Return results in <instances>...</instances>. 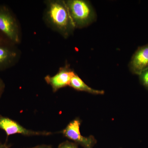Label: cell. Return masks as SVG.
<instances>
[{
	"instance_id": "6da1fadb",
	"label": "cell",
	"mask_w": 148,
	"mask_h": 148,
	"mask_svg": "<svg viewBox=\"0 0 148 148\" xmlns=\"http://www.w3.org/2000/svg\"><path fill=\"white\" fill-rule=\"evenodd\" d=\"M43 15L45 24L65 38H69L75 29L65 1L47 0Z\"/></svg>"
},
{
	"instance_id": "7a4b0ae2",
	"label": "cell",
	"mask_w": 148,
	"mask_h": 148,
	"mask_svg": "<svg viewBox=\"0 0 148 148\" xmlns=\"http://www.w3.org/2000/svg\"><path fill=\"white\" fill-rule=\"evenodd\" d=\"M0 40L18 45L21 41V28L12 11L0 5Z\"/></svg>"
},
{
	"instance_id": "3957f363",
	"label": "cell",
	"mask_w": 148,
	"mask_h": 148,
	"mask_svg": "<svg viewBox=\"0 0 148 148\" xmlns=\"http://www.w3.org/2000/svg\"><path fill=\"white\" fill-rule=\"evenodd\" d=\"M65 1L75 29L86 27L95 20L96 14L90 2L86 0Z\"/></svg>"
},
{
	"instance_id": "277c9868",
	"label": "cell",
	"mask_w": 148,
	"mask_h": 148,
	"mask_svg": "<svg viewBox=\"0 0 148 148\" xmlns=\"http://www.w3.org/2000/svg\"><path fill=\"white\" fill-rule=\"evenodd\" d=\"M21 53L18 45L0 40V72L16 65L20 60Z\"/></svg>"
},
{
	"instance_id": "5b68a950",
	"label": "cell",
	"mask_w": 148,
	"mask_h": 148,
	"mask_svg": "<svg viewBox=\"0 0 148 148\" xmlns=\"http://www.w3.org/2000/svg\"><path fill=\"white\" fill-rule=\"evenodd\" d=\"M75 74L70 65L66 64L60 68L54 75L51 76L47 75L45 79L47 83L51 86L53 92H56L61 88L70 85L72 79Z\"/></svg>"
},
{
	"instance_id": "8992f818",
	"label": "cell",
	"mask_w": 148,
	"mask_h": 148,
	"mask_svg": "<svg viewBox=\"0 0 148 148\" xmlns=\"http://www.w3.org/2000/svg\"><path fill=\"white\" fill-rule=\"evenodd\" d=\"M0 129L3 130L6 134L7 138L11 135L21 134L26 136L49 135L52 134L46 131H35L26 129L17 122L0 115Z\"/></svg>"
},
{
	"instance_id": "52a82bcc",
	"label": "cell",
	"mask_w": 148,
	"mask_h": 148,
	"mask_svg": "<svg viewBox=\"0 0 148 148\" xmlns=\"http://www.w3.org/2000/svg\"><path fill=\"white\" fill-rule=\"evenodd\" d=\"M80 121L79 120H74L62 131V134L66 138L84 148H92L95 143V140L92 137L82 136L80 132Z\"/></svg>"
},
{
	"instance_id": "ba28073f",
	"label": "cell",
	"mask_w": 148,
	"mask_h": 148,
	"mask_svg": "<svg viewBox=\"0 0 148 148\" xmlns=\"http://www.w3.org/2000/svg\"><path fill=\"white\" fill-rule=\"evenodd\" d=\"M129 68L132 73L138 75L148 69V44L138 48L130 62Z\"/></svg>"
},
{
	"instance_id": "9c48e42d",
	"label": "cell",
	"mask_w": 148,
	"mask_h": 148,
	"mask_svg": "<svg viewBox=\"0 0 148 148\" xmlns=\"http://www.w3.org/2000/svg\"><path fill=\"white\" fill-rule=\"evenodd\" d=\"M69 86L75 90L79 91H84L96 95H102L104 93L103 90H96L89 87L76 74L72 79Z\"/></svg>"
},
{
	"instance_id": "30bf717a",
	"label": "cell",
	"mask_w": 148,
	"mask_h": 148,
	"mask_svg": "<svg viewBox=\"0 0 148 148\" xmlns=\"http://www.w3.org/2000/svg\"><path fill=\"white\" fill-rule=\"evenodd\" d=\"M139 75L140 82L148 89V69L143 71Z\"/></svg>"
},
{
	"instance_id": "8fae6325",
	"label": "cell",
	"mask_w": 148,
	"mask_h": 148,
	"mask_svg": "<svg viewBox=\"0 0 148 148\" xmlns=\"http://www.w3.org/2000/svg\"><path fill=\"white\" fill-rule=\"evenodd\" d=\"M58 148H78L76 144L66 141L60 144Z\"/></svg>"
},
{
	"instance_id": "7c38bea8",
	"label": "cell",
	"mask_w": 148,
	"mask_h": 148,
	"mask_svg": "<svg viewBox=\"0 0 148 148\" xmlns=\"http://www.w3.org/2000/svg\"><path fill=\"white\" fill-rule=\"evenodd\" d=\"M5 87V84L4 82L0 78V98L4 91Z\"/></svg>"
},
{
	"instance_id": "4fadbf2b",
	"label": "cell",
	"mask_w": 148,
	"mask_h": 148,
	"mask_svg": "<svg viewBox=\"0 0 148 148\" xmlns=\"http://www.w3.org/2000/svg\"><path fill=\"white\" fill-rule=\"evenodd\" d=\"M31 148H52L51 146L49 145H41L36 146V147H34Z\"/></svg>"
},
{
	"instance_id": "5bb4252c",
	"label": "cell",
	"mask_w": 148,
	"mask_h": 148,
	"mask_svg": "<svg viewBox=\"0 0 148 148\" xmlns=\"http://www.w3.org/2000/svg\"><path fill=\"white\" fill-rule=\"evenodd\" d=\"M10 146L7 145L6 143L2 144L0 143V148H9Z\"/></svg>"
}]
</instances>
